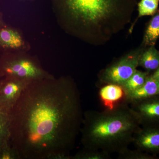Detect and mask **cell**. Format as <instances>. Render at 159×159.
<instances>
[{
	"label": "cell",
	"mask_w": 159,
	"mask_h": 159,
	"mask_svg": "<svg viewBox=\"0 0 159 159\" xmlns=\"http://www.w3.org/2000/svg\"><path fill=\"white\" fill-rule=\"evenodd\" d=\"M148 72L137 70L134 74L121 86L125 93V96L141 88L145 83L149 76Z\"/></svg>",
	"instance_id": "obj_14"
},
{
	"label": "cell",
	"mask_w": 159,
	"mask_h": 159,
	"mask_svg": "<svg viewBox=\"0 0 159 159\" xmlns=\"http://www.w3.org/2000/svg\"><path fill=\"white\" fill-rule=\"evenodd\" d=\"M4 25H5V24H4V21H3L2 16V14L0 12V27Z\"/></svg>",
	"instance_id": "obj_21"
},
{
	"label": "cell",
	"mask_w": 159,
	"mask_h": 159,
	"mask_svg": "<svg viewBox=\"0 0 159 159\" xmlns=\"http://www.w3.org/2000/svg\"><path fill=\"white\" fill-rule=\"evenodd\" d=\"M129 104L140 126L159 127V95Z\"/></svg>",
	"instance_id": "obj_6"
},
{
	"label": "cell",
	"mask_w": 159,
	"mask_h": 159,
	"mask_svg": "<svg viewBox=\"0 0 159 159\" xmlns=\"http://www.w3.org/2000/svg\"><path fill=\"white\" fill-rule=\"evenodd\" d=\"M159 38V9L153 16L145 30L142 45L154 46Z\"/></svg>",
	"instance_id": "obj_13"
},
{
	"label": "cell",
	"mask_w": 159,
	"mask_h": 159,
	"mask_svg": "<svg viewBox=\"0 0 159 159\" xmlns=\"http://www.w3.org/2000/svg\"><path fill=\"white\" fill-rule=\"evenodd\" d=\"M139 66L148 73L155 71L158 68L159 51L154 46H150L148 49L143 51L139 59Z\"/></svg>",
	"instance_id": "obj_12"
},
{
	"label": "cell",
	"mask_w": 159,
	"mask_h": 159,
	"mask_svg": "<svg viewBox=\"0 0 159 159\" xmlns=\"http://www.w3.org/2000/svg\"><path fill=\"white\" fill-rule=\"evenodd\" d=\"M132 144L139 150L157 156L159 155V127L140 126L134 134Z\"/></svg>",
	"instance_id": "obj_8"
},
{
	"label": "cell",
	"mask_w": 159,
	"mask_h": 159,
	"mask_svg": "<svg viewBox=\"0 0 159 159\" xmlns=\"http://www.w3.org/2000/svg\"><path fill=\"white\" fill-rule=\"evenodd\" d=\"M10 125L9 114L0 111V148L10 142Z\"/></svg>",
	"instance_id": "obj_16"
},
{
	"label": "cell",
	"mask_w": 159,
	"mask_h": 159,
	"mask_svg": "<svg viewBox=\"0 0 159 159\" xmlns=\"http://www.w3.org/2000/svg\"><path fill=\"white\" fill-rule=\"evenodd\" d=\"M151 75L153 78H155V79L159 80V67L157 70H156L155 71H154L153 74H151Z\"/></svg>",
	"instance_id": "obj_20"
},
{
	"label": "cell",
	"mask_w": 159,
	"mask_h": 159,
	"mask_svg": "<svg viewBox=\"0 0 159 159\" xmlns=\"http://www.w3.org/2000/svg\"><path fill=\"white\" fill-rule=\"evenodd\" d=\"M99 97L106 108H111L124 99L125 94L120 85L106 84L99 91Z\"/></svg>",
	"instance_id": "obj_11"
},
{
	"label": "cell",
	"mask_w": 159,
	"mask_h": 159,
	"mask_svg": "<svg viewBox=\"0 0 159 159\" xmlns=\"http://www.w3.org/2000/svg\"><path fill=\"white\" fill-rule=\"evenodd\" d=\"M29 83L7 77L0 80V111L10 113Z\"/></svg>",
	"instance_id": "obj_7"
},
{
	"label": "cell",
	"mask_w": 159,
	"mask_h": 159,
	"mask_svg": "<svg viewBox=\"0 0 159 159\" xmlns=\"http://www.w3.org/2000/svg\"><path fill=\"white\" fill-rule=\"evenodd\" d=\"M159 95V80L149 74L144 84L140 88L125 95L124 100L130 104L149 97Z\"/></svg>",
	"instance_id": "obj_10"
},
{
	"label": "cell",
	"mask_w": 159,
	"mask_h": 159,
	"mask_svg": "<svg viewBox=\"0 0 159 159\" xmlns=\"http://www.w3.org/2000/svg\"><path fill=\"white\" fill-rule=\"evenodd\" d=\"M1 77H2V75H1V74H0V78H1Z\"/></svg>",
	"instance_id": "obj_23"
},
{
	"label": "cell",
	"mask_w": 159,
	"mask_h": 159,
	"mask_svg": "<svg viewBox=\"0 0 159 159\" xmlns=\"http://www.w3.org/2000/svg\"><path fill=\"white\" fill-rule=\"evenodd\" d=\"M30 46L17 29L4 25L0 27V49L5 52H28Z\"/></svg>",
	"instance_id": "obj_9"
},
{
	"label": "cell",
	"mask_w": 159,
	"mask_h": 159,
	"mask_svg": "<svg viewBox=\"0 0 159 159\" xmlns=\"http://www.w3.org/2000/svg\"><path fill=\"white\" fill-rule=\"evenodd\" d=\"M2 77L31 82L54 77L27 52H5L0 57Z\"/></svg>",
	"instance_id": "obj_4"
},
{
	"label": "cell",
	"mask_w": 159,
	"mask_h": 159,
	"mask_svg": "<svg viewBox=\"0 0 159 159\" xmlns=\"http://www.w3.org/2000/svg\"><path fill=\"white\" fill-rule=\"evenodd\" d=\"M140 126L123 99L111 108L84 113L80 141L85 149L118 154L132 144Z\"/></svg>",
	"instance_id": "obj_3"
},
{
	"label": "cell",
	"mask_w": 159,
	"mask_h": 159,
	"mask_svg": "<svg viewBox=\"0 0 159 159\" xmlns=\"http://www.w3.org/2000/svg\"><path fill=\"white\" fill-rule=\"evenodd\" d=\"M118 159H158V157L144 152L136 148L135 149L127 148L118 153Z\"/></svg>",
	"instance_id": "obj_17"
},
{
	"label": "cell",
	"mask_w": 159,
	"mask_h": 159,
	"mask_svg": "<svg viewBox=\"0 0 159 159\" xmlns=\"http://www.w3.org/2000/svg\"><path fill=\"white\" fill-rule=\"evenodd\" d=\"M59 25L94 46L109 42L131 22L136 0H52Z\"/></svg>",
	"instance_id": "obj_2"
},
{
	"label": "cell",
	"mask_w": 159,
	"mask_h": 159,
	"mask_svg": "<svg viewBox=\"0 0 159 159\" xmlns=\"http://www.w3.org/2000/svg\"><path fill=\"white\" fill-rule=\"evenodd\" d=\"M83 114L70 77L32 81L9 114L10 143L20 159H71Z\"/></svg>",
	"instance_id": "obj_1"
},
{
	"label": "cell",
	"mask_w": 159,
	"mask_h": 159,
	"mask_svg": "<svg viewBox=\"0 0 159 159\" xmlns=\"http://www.w3.org/2000/svg\"><path fill=\"white\" fill-rule=\"evenodd\" d=\"M159 4V0H141L137 4L139 11L138 17L130 27L129 32H132L135 23L139 18L146 16H153L155 14L158 9Z\"/></svg>",
	"instance_id": "obj_15"
},
{
	"label": "cell",
	"mask_w": 159,
	"mask_h": 159,
	"mask_svg": "<svg viewBox=\"0 0 159 159\" xmlns=\"http://www.w3.org/2000/svg\"><path fill=\"white\" fill-rule=\"evenodd\" d=\"M0 159H20V158L17 150L10 142L0 148Z\"/></svg>",
	"instance_id": "obj_19"
},
{
	"label": "cell",
	"mask_w": 159,
	"mask_h": 159,
	"mask_svg": "<svg viewBox=\"0 0 159 159\" xmlns=\"http://www.w3.org/2000/svg\"><path fill=\"white\" fill-rule=\"evenodd\" d=\"M110 154L101 151L84 148L71 156V159H109Z\"/></svg>",
	"instance_id": "obj_18"
},
{
	"label": "cell",
	"mask_w": 159,
	"mask_h": 159,
	"mask_svg": "<svg viewBox=\"0 0 159 159\" xmlns=\"http://www.w3.org/2000/svg\"><path fill=\"white\" fill-rule=\"evenodd\" d=\"M21 1H34V0H21Z\"/></svg>",
	"instance_id": "obj_22"
},
{
	"label": "cell",
	"mask_w": 159,
	"mask_h": 159,
	"mask_svg": "<svg viewBox=\"0 0 159 159\" xmlns=\"http://www.w3.org/2000/svg\"><path fill=\"white\" fill-rule=\"evenodd\" d=\"M143 50L139 48L129 52L100 72L99 80L102 84L121 86L134 74L139 66Z\"/></svg>",
	"instance_id": "obj_5"
}]
</instances>
